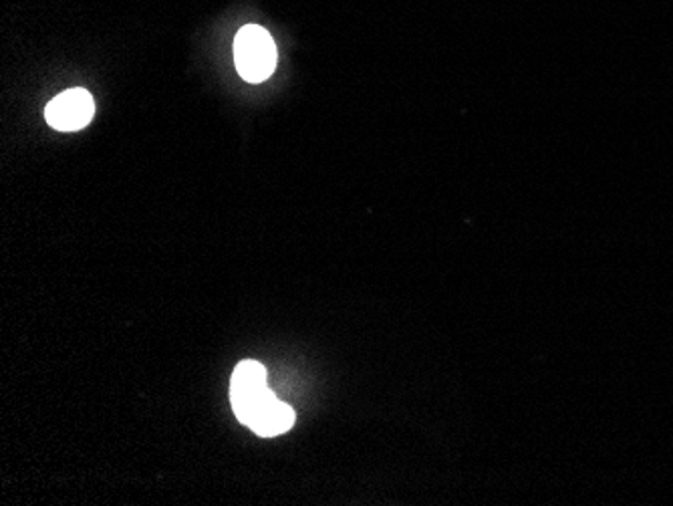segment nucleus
I'll list each match as a JSON object with an SVG mask.
<instances>
[{
    "label": "nucleus",
    "instance_id": "1",
    "mask_svg": "<svg viewBox=\"0 0 673 506\" xmlns=\"http://www.w3.org/2000/svg\"><path fill=\"white\" fill-rule=\"evenodd\" d=\"M234 61L245 82L269 79L276 67V45L269 30L259 25L240 28L234 39Z\"/></svg>",
    "mask_w": 673,
    "mask_h": 506
},
{
    "label": "nucleus",
    "instance_id": "2",
    "mask_svg": "<svg viewBox=\"0 0 673 506\" xmlns=\"http://www.w3.org/2000/svg\"><path fill=\"white\" fill-rule=\"evenodd\" d=\"M276 397L266 385V370L259 361L247 359L236 366L230 382V402L236 418L250 425Z\"/></svg>",
    "mask_w": 673,
    "mask_h": 506
},
{
    "label": "nucleus",
    "instance_id": "3",
    "mask_svg": "<svg viewBox=\"0 0 673 506\" xmlns=\"http://www.w3.org/2000/svg\"><path fill=\"white\" fill-rule=\"evenodd\" d=\"M96 103L85 89H67L57 96L45 110V120L57 132H77L94 120Z\"/></svg>",
    "mask_w": 673,
    "mask_h": 506
},
{
    "label": "nucleus",
    "instance_id": "4",
    "mask_svg": "<svg viewBox=\"0 0 673 506\" xmlns=\"http://www.w3.org/2000/svg\"><path fill=\"white\" fill-rule=\"evenodd\" d=\"M295 424V411L287 404L275 399L271 406H266L259 414V418L248 425L254 434H259L262 439H273L278 434L289 432Z\"/></svg>",
    "mask_w": 673,
    "mask_h": 506
}]
</instances>
